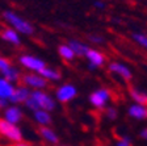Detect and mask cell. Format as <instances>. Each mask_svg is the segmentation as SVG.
I'll return each instance as SVG.
<instances>
[{"label":"cell","instance_id":"8fae6325","mask_svg":"<svg viewBox=\"0 0 147 146\" xmlns=\"http://www.w3.org/2000/svg\"><path fill=\"white\" fill-rule=\"evenodd\" d=\"M15 84L9 83L8 80H5L3 76H0V97L9 100V97L12 96L13 91H15Z\"/></svg>","mask_w":147,"mask_h":146},{"label":"cell","instance_id":"484cf974","mask_svg":"<svg viewBox=\"0 0 147 146\" xmlns=\"http://www.w3.org/2000/svg\"><path fill=\"white\" fill-rule=\"evenodd\" d=\"M107 116L109 117L110 120H114L117 117V111L114 109V108H112V107H110V108H108V109H107Z\"/></svg>","mask_w":147,"mask_h":146},{"label":"cell","instance_id":"d4e9b609","mask_svg":"<svg viewBox=\"0 0 147 146\" xmlns=\"http://www.w3.org/2000/svg\"><path fill=\"white\" fill-rule=\"evenodd\" d=\"M117 146H131V140L127 136H123L119 141H117Z\"/></svg>","mask_w":147,"mask_h":146},{"label":"cell","instance_id":"f1b7e54d","mask_svg":"<svg viewBox=\"0 0 147 146\" xmlns=\"http://www.w3.org/2000/svg\"><path fill=\"white\" fill-rule=\"evenodd\" d=\"M141 136H142L143 138H146V140H147V129H143V130L141 132Z\"/></svg>","mask_w":147,"mask_h":146},{"label":"cell","instance_id":"52a82bcc","mask_svg":"<svg viewBox=\"0 0 147 146\" xmlns=\"http://www.w3.org/2000/svg\"><path fill=\"white\" fill-rule=\"evenodd\" d=\"M109 91L108 90H97V91L92 92L91 96H89V101H91V104L93 107H97V108H102V107H105V104L108 103V100H109Z\"/></svg>","mask_w":147,"mask_h":146},{"label":"cell","instance_id":"5b68a950","mask_svg":"<svg viewBox=\"0 0 147 146\" xmlns=\"http://www.w3.org/2000/svg\"><path fill=\"white\" fill-rule=\"evenodd\" d=\"M21 80L26 87H32L34 90H41L46 87V79H43L40 74H25L21 76Z\"/></svg>","mask_w":147,"mask_h":146},{"label":"cell","instance_id":"e0dca14e","mask_svg":"<svg viewBox=\"0 0 147 146\" xmlns=\"http://www.w3.org/2000/svg\"><path fill=\"white\" fill-rule=\"evenodd\" d=\"M68 46L71 48V50L74 52V54H75V55H86L87 52L89 50L87 45H84V43L79 42V41H74V40L70 41Z\"/></svg>","mask_w":147,"mask_h":146},{"label":"cell","instance_id":"1f68e13d","mask_svg":"<svg viewBox=\"0 0 147 146\" xmlns=\"http://www.w3.org/2000/svg\"><path fill=\"white\" fill-rule=\"evenodd\" d=\"M89 69H91V70H95V69H97V67H96V66H93V65H91V63H89Z\"/></svg>","mask_w":147,"mask_h":146},{"label":"cell","instance_id":"4fadbf2b","mask_svg":"<svg viewBox=\"0 0 147 146\" xmlns=\"http://www.w3.org/2000/svg\"><path fill=\"white\" fill-rule=\"evenodd\" d=\"M109 69L113 71V73H116V74H118V75H121L122 78H125V79H130V78H131V71L122 63L113 62V63H110Z\"/></svg>","mask_w":147,"mask_h":146},{"label":"cell","instance_id":"7a4b0ae2","mask_svg":"<svg viewBox=\"0 0 147 146\" xmlns=\"http://www.w3.org/2000/svg\"><path fill=\"white\" fill-rule=\"evenodd\" d=\"M30 97L36 101L38 109L46 111V112H50L55 108V101L50 95H47L46 92L41 91V90H33L30 91Z\"/></svg>","mask_w":147,"mask_h":146},{"label":"cell","instance_id":"9a60e30c","mask_svg":"<svg viewBox=\"0 0 147 146\" xmlns=\"http://www.w3.org/2000/svg\"><path fill=\"white\" fill-rule=\"evenodd\" d=\"M33 117H34V120H36L38 124L43 125V126H46V125H49L50 122H51V116H50V113L46 112V111H42V109L34 111Z\"/></svg>","mask_w":147,"mask_h":146},{"label":"cell","instance_id":"2e32d148","mask_svg":"<svg viewBox=\"0 0 147 146\" xmlns=\"http://www.w3.org/2000/svg\"><path fill=\"white\" fill-rule=\"evenodd\" d=\"M3 78L5 80H8L9 83H16V82H18V80L21 79V76H20V71L18 70H16V69H13L12 66L9 67L8 70H5V71H3Z\"/></svg>","mask_w":147,"mask_h":146},{"label":"cell","instance_id":"ffe728a7","mask_svg":"<svg viewBox=\"0 0 147 146\" xmlns=\"http://www.w3.org/2000/svg\"><path fill=\"white\" fill-rule=\"evenodd\" d=\"M131 97L137 104L147 107V94H144L142 91H138V90H131Z\"/></svg>","mask_w":147,"mask_h":146},{"label":"cell","instance_id":"44dd1931","mask_svg":"<svg viewBox=\"0 0 147 146\" xmlns=\"http://www.w3.org/2000/svg\"><path fill=\"white\" fill-rule=\"evenodd\" d=\"M59 54H61L62 58H64L66 61H71V59H74V57H75V54H74V52L71 50V48L68 45H61L58 49Z\"/></svg>","mask_w":147,"mask_h":146},{"label":"cell","instance_id":"603a6c76","mask_svg":"<svg viewBox=\"0 0 147 146\" xmlns=\"http://www.w3.org/2000/svg\"><path fill=\"white\" fill-rule=\"evenodd\" d=\"M24 104H25V107H26L28 109H30L32 112H34V111H37V109H38V107H37L36 101H34V100H33V99H32L30 96L28 97V99H26V101H25Z\"/></svg>","mask_w":147,"mask_h":146},{"label":"cell","instance_id":"9c48e42d","mask_svg":"<svg viewBox=\"0 0 147 146\" xmlns=\"http://www.w3.org/2000/svg\"><path fill=\"white\" fill-rule=\"evenodd\" d=\"M30 96V90L28 87H16L13 91L12 96L9 97V104H20V103H25L26 99Z\"/></svg>","mask_w":147,"mask_h":146},{"label":"cell","instance_id":"d6986e66","mask_svg":"<svg viewBox=\"0 0 147 146\" xmlns=\"http://www.w3.org/2000/svg\"><path fill=\"white\" fill-rule=\"evenodd\" d=\"M41 76H42L43 79H49V80H59L61 79V74L58 73V71H55V70H53V69H47V67H45L43 70H41L40 73Z\"/></svg>","mask_w":147,"mask_h":146},{"label":"cell","instance_id":"5bb4252c","mask_svg":"<svg viewBox=\"0 0 147 146\" xmlns=\"http://www.w3.org/2000/svg\"><path fill=\"white\" fill-rule=\"evenodd\" d=\"M86 57L88 58V61L91 65H93V66H101V65L104 63V55L101 54L100 52H97V50H93V49H89L88 52H87Z\"/></svg>","mask_w":147,"mask_h":146},{"label":"cell","instance_id":"8992f818","mask_svg":"<svg viewBox=\"0 0 147 146\" xmlns=\"http://www.w3.org/2000/svg\"><path fill=\"white\" fill-rule=\"evenodd\" d=\"M3 119L13 125H17L22 120V111L17 105H8L4 109Z\"/></svg>","mask_w":147,"mask_h":146},{"label":"cell","instance_id":"4316f807","mask_svg":"<svg viewBox=\"0 0 147 146\" xmlns=\"http://www.w3.org/2000/svg\"><path fill=\"white\" fill-rule=\"evenodd\" d=\"M8 104H9L8 100H5V99H1V97H0V109H5L7 107H8Z\"/></svg>","mask_w":147,"mask_h":146},{"label":"cell","instance_id":"7c38bea8","mask_svg":"<svg viewBox=\"0 0 147 146\" xmlns=\"http://www.w3.org/2000/svg\"><path fill=\"white\" fill-rule=\"evenodd\" d=\"M127 113H129V116H131V117H134L137 120H144V119H147V107L134 104V105L129 107Z\"/></svg>","mask_w":147,"mask_h":146},{"label":"cell","instance_id":"4dcf8cb0","mask_svg":"<svg viewBox=\"0 0 147 146\" xmlns=\"http://www.w3.org/2000/svg\"><path fill=\"white\" fill-rule=\"evenodd\" d=\"M95 5L98 7V8H104V3H101V1H96Z\"/></svg>","mask_w":147,"mask_h":146},{"label":"cell","instance_id":"83f0119b","mask_svg":"<svg viewBox=\"0 0 147 146\" xmlns=\"http://www.w3.org/2000/svg\"><path fill=\"white\" fill-rule=\"evenodd\" d=\"M89 40L93 41V42H102V38L98 36H89Z\"/></svg>","mask_w":147,"mask_h":146},{"label":"cell","instance_id":"7402d4cb","mask_svg":"<svg viewBox=\"0 0 147 146\" xmlns=\"http://www.w3.org/2000/svg\"><path fill=\"white\" fill-rule=\"evenodd\" d=\"M133 38H134V40L137 41L139 45H142L143 48L147 49V37H146V36H143V34H138V33H137V34H134V36H133Z\"/></svg>","mask_w":147,"mask_h":146},{"label":"cell","instance_id":"277c9868","mask_svg":"<svg viewBox=\"0 0 147 146\" xmlns=\"http://www.w3.org/2000/svg\"><path fill=\"white\" fill-rule=\"evenodd\" d=\"M18 61L24 67H26V69H29L32 71H36V73H40L41 70H43L46 67V63L42 59L33 57V55H21Z\"/></svg>","mask_w":147,"mask_h":146},{"label":"cell","instance_id":"3957f363","mask_svg":"<svg viewBox=\"0 0 147 146\" xmlns=\"http://www.w3.org/2000/svg\"><path fill=\"white\" fill-rule=\"evenodd\" d=\"M0 134L5 137L7 140L13 142H21L22 132L17 125H13L11 122L5 121L4 119H0Z\"/></svg>","mask_w":147,"mask_h":146},{"label":"cell","instance_id":"ba28073f","mask_svg":"<svg viewBox=\"0 0 147 146\" xmlns=\"http://www.w3.org/2000/svg\"><path fill=\"white\" fill-rule=\"evenodd\" d=\"M75 96H76V88L72 84H64L59 87L57 91V97L62 103H67V101L72 100Z\"/></svg>","mask_w":147,"mask_h":146},{"label":"cell","instance_id":"ac0fdd59","mask_svg":"<svg viewBox=\"0 0 147 146\" xmlns=\"http://www.w3.org/2000/svg\"><path fill=\"white\" fill-rule=\"evenodd\" d=\"M40 134L42 136L43 140H46L47 142H51V143L58 142V137H57V134H55L50 128H47V126H42V128L40 129Z\"/></svg>","mask_w":147,"mask_h":146},{"label":"cell","instance_id":"30bf717a","mask_svg":"<svg viewBox=\"0 0 147 146\" xmlns=\"http://www.w3.org/2000/svg\"><path fill=\"white\" fill-rule=\"evenodd\" d=\"M0 37H1V40L7 41V42H9V43H13V45H20V43H21L20 34H18L15 29H12V28L4 29L3 33L0 34Z\"/></svg>","mask_w":147,"mask_h":146},{"label":"cell","instance_id":"cb8c5ba5","mask_svg":"<svg viewBox=\"0 0 147 146\" xmlns=\"http://www.w3.org/2000/svg\"><path fill=\"white\" fill-rule=\"evenodd\" d=\"M9 67H11V63L8 62V59H5V58L0 57V73H3V71L8 70Z\"/></svg>","mask_w":147,"mask_h":146},{"label":"cell","instance_id":"6da1fadb","mask_svg":"<svg viewBox=\"0 0 147 146\" xmlns=\"http://www.w3.org/2000/svg\"><path fill=\"white\" fill-rule=\"evenodd\" d=\"M3 17H4V20L12 26V29H15L17 33H22V34L34 33L33 25H32L30 22H28L25 18L16 15L12 11H5V12L3 13Z\"/></svg>","mask_w":147,"mask_h":146},{"label":"cell","instance_id":"f546056e","mask_svg":"<svg viewBox=\"0 0 147 146\" xmlns=\"http://www.w3.org/2000/svg\"><path fill=\"white\" fill-rule=\"evenodd\" d=\"M15 146H30L29 143H25V142H16Z\"/></svg>","mask_w":147,"mask_h":146}]
</instances>
